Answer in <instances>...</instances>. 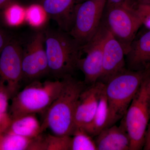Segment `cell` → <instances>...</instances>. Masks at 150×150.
<instances>
[{
  "mask_svg": "<svg viewBox=\"0 0 150 150\" xmlns=\"http://www.w3.org/2000/svg\"><path fill=\"white\" fill-rule=\"evenodd\" d=\"M64 81L61 93L44 113L41 123L42 132L46 129L59 136H72L76 129V108L81 93L86 86L84 81L70 76Z\"/></svg>",
  "mask_w": 150,
  "mask_h": 150,
  "instance_id": "cell-1",
  "label": "cell"
},
{
  "mask_svg": "<svg viewBox=\"0 0 150 150\" xmlns=\"http://www.w3.org/2000/svg\"><path fill=\"white\" fill-rule=\"evenodd\" d=\"M49 75L62 80L78 69L82 47L68 32L58 28L44 30Z\"/></svg>",
  "mask_w": 150,
  "mask_h": 150,
  "instance_id": "cell-2",
  "label": "cell"
},
{
  "mask_svg": "<svg viewBox=\"0 0 150 150\" xmlns=\"http://www.w3.org/2000/svg\"><path fill=\"white\" fill-rule=\"evenodd\" d=\"M148 73L149 68L137 71L126 68L105 84L108 109L105 128L115 125L124 117Z\"/></svg>",
  "mask_w": 150,
  "mask_h": 150,
  "instance_id": "cell-3",
  "label": "cell"
},
{
  "mask_svg": "<svg viewBox=\"0 0 150 150\" xmlns=\"http://www.w3.org/2000/svg\"><path fill=\"white\" fill-rule=\"evenodd\" d=\"M64 80L35 81L25 86L11 99L8 112L11 119L27 114L43 113L61 93Z\"/></svg>",
  "mask_w": 150,
  "mask_h": 150,
  "instance_id": "cell-4",
  "label": "cell"
},
{
  "mask_svg": "<svg viewBox=\"0 0 150 150\" xmlns=\"http://www.w3.org/2000/svg\"><path fill=\"white\" fill-rule=\"evenodd\" d=\"M101 22L120 43L125 55L143 24L136 5L131 2L105 7Z\"/></svg>",
  "mask_w": 150,
  "mask_h": 150,
  "instance_id": "cell-5",
  "label": "cell"
},
{
  "mask_svg": "<svg viewBox=\"0 0 150 150\" xmlns=\"http://www.w3.org/2000/svg\"><path fill=\"white\" fill-rule=\"evenodd\" d=\"M149 73L142 83L122 121L130 140V150H142L150 119Z\"/></svg>",
  "mask_w": 150,
  "mask_h": 150,
  "instance_id": "cell-6",
  "label": "cell"
},
{
  "mask_svg": "<svg viewBox=\"0 0 150 150\" xmlns=\"http://www.w3.org/2000/svg\"><path fill=\"white\" fill-rule=\"evenodd\" d=\"M107 0H84L78 5L70 30V35L82 47L99 29Z\"/></svg>",
  "mask_w": 150,
  "mask_h": 150,
  "instance_id": "cell-7",
  "label": "cell"
},
{
  "mask_svg": "<svg viewBox=\"0 0 150 150\" xmlns=\"http://www.w3.org/2000/svg\"><path fill=\"white\" fill-rule=\"evenodd\" d=\"M22 47V85L49 75L44 30L33 33Z\"/></svg>",
  "mask_w": 150,
  "mask_h": 150,
  "instance_id": "cell-8",
  "label": "cell"
},
{
  "mask_svg": "<svg viewBox=\"0 0 150 150\" xmlns=\"http://www.w3.org/2000/svg\"><path fill=\"white\" fill-rule=\"evenodd\" d=\"M0 76L5 83L10 99L22 86L21 43L11 39L0 54Z\"/></svg>",
  "mask_w": 150,
  "mask_h": 150,
  "instance_id": "cell-9",
  "label": "cell"
},
{
  "mask_svg": "<svg viewBox=\"0 0 150 150\" xmlns=\"http://www.w3.org/2000/svg\"><path fill=\"white\" fill-rule=\"evenodd\" d=\"M108 30L101 23L99 29L88 43L82 47L84 58L81 57L78 62V69L84 76V82L90 85L96 82L102 71L103 46Z\"/></svg>",
  "mask_w": 150,
  "mask_h": 150,
  "instance_id": "cell-10",
  "label": "cell"
},
{
  "mask_svg": "<svg viewBox=\"0 0 150 150\" xmlns=\"http://www.w3.org/2000/svg\"><path fill=\"white\" fill-rule=\"evenodd\" d=\"M126 56L120 43L108 30L105 39L102 71L98 81L105 84L126 68Z\"/></svg>",
  "mask_w": 150,
  "mask_h": 150,
  "instance_id": "cell-11",
  "label": "cell"
},
{
  "mask_svg": "<svg viewBox=\"0 0 150 150\" xmlns=\"http://www.w3.org/2000/svg\"><path fill=\"white\" fill-rule=\"evenodd\" d=\"M105 86L101 82L97 81L87 85L81 93L75 113L76 128L84 129L91 122L98 107Z\"/></svg>",
  "mask_w": 150,
  "mask_h": 150,
  "instance_id": "cell-12",
  "label": "cell"
},
{
  "mask_svg": "<svg viewBox=\"0 0 150 150\" xmlns=\"http://www.w3.org/2000/svg\"><path fill=\"white\" fill-rule=\"evenodd\" d=\"M84 0H44L42 6L59 29L69 33L71 28L76 8Z\"/></svg>",
  "mask_w": 150,
  "mask_h": 150,
  "instance_id": "cell-13",
  "label": "cell"
},
{
  "mask_svg": "<svg viewBox=\"0 0 150 150\" xmlns=\"http://www.w3.org/2000/svg\"><path fill=\"white\" fill-rule=\"evenodd\" d=\"M126 67L131 70H142L150 67V29L137 35L126 56Z\"/></svg>",
  "mask_w": 150,
  "mask_h": 150,
  "instance_id": "cell-14",
  "label": "cell"
},
{
  "mask_svg": "<svg viewBox=\"0 0 150 150\" xmlns=\"http://www.w3.org/2000/svg\"><path fill=\"white\" fill-rule=\"evenodd\" d=\"M95 137L97 150H130V138L122 121L119 126L105 128Z\"/></svg>",
  "mask_w": 150,
  "mask_h": 150,
  "instance_id": "cell-15",
  "label": "cell"
},
{
  "mask_svg": "<svg viewBox=\"0 0 150 150\" xmlns=\"http://www.w3.org/2000/svg\"><path fill=\"white\" fill-rule=\"evenodd\" d=\"M5 132L28 138H34L43 133L41 123L35 114H27L12 119L10 125Z\"/></svg>",
  "mask_w": 150,
  "mask_h": 150,
  "instance_id": "cell-16",
  "label": "cell"
},
{
  "mask_svg": "<svg viewBox=\"0 0 150 150\" xmlns=\"http://www.w3.org/2000/svg\"><path fill=\"white\" fill-rule=\"evenodd\" d=\"M71 138L42 133L33 138L28 150H71Z\"/></svg>",
  "mask_w": 150,
  "mask_h": 150,
  "instance_id": "cell-17",
  "label": "cell"
},
{
  "mask_svg": "<svg viewBox=\"0 0 150 150\" xmlns=\"http://www.w3.org/2000/svg\"><path fill=\"white\" fill-rule=\"evenodd\" d=\"M105 87L101 93L98 107L93 120L87 126L83 129L92 137H96L103 129H105L107 123L108 104Z\"/></svg>",
  "mask_w": 150,
  "mask_h": 150,
  "instance_id": "cell-18",
  "label": "cell"
},
{
  "mask_svg": "<svg viewBox=\"0 0 150 150\" xmlns=\"http://www.w3.org/2000/svg\"><path fill=\"white\" fill-rule=\"evenodd\" d=\"M32 139L4 132L0 134V150H28Z\"/></svg>",
  "mask_w": 150,
  "mask_h": 150,
  "instance_id": "cell-19",
  "label": "cell"
},
{
  "mask_svg": "<svg viewBox=\"0 0 150 150\" xmlns=\"http://www.w3.org/2000/svg\"><path fill=\"white\" fill-rule=\"evenodd\" d=\"M71 137V150H97L93 137L82 128L76 127Z\"/></svg>",
  "mask_w": 150,
  "mask_h": 150,
  "instance_id": "cell-20",
  "label": "cell"
},
{
  "mask_svg": "<svg viewBox=\"0 0 150 150\" xmlns=\"http://www.w3.org/2000/svg\"><path fill=\"white\" fill-rule=\"evenodd\" d=\"M48 17L42 6L33 5L25 10V19L29 24L34 27L42 26Z\"/></svg>",
  "mask_w": 150,
  "mask_h": 150,
  "instance_id": "cell-21",
  "label": "cell"
},
{
  "mask_svg": "<svg viewBox=\"0 0 150 150\" xmlns=\"http://www.w3.org/2000/svg\"><path fill=\"white\" fill-rule=\"evenodd\" d=\"M5 11L6 21L10 25H18L25 18V10L18 5L10 4Z\"/></svg>",
  "mask_w": 150,
  "mask_h": 150,
  "instance_id": "cell-22",
  "label": "cell"
},
{
  "mask_svg": "<svg viewBox=\"0 0 150 150\" xmlns=\"http://www.w3.org/2000/svg\"><path fill=\"white\" fill-rule=\"evenodd\" d=\"M11 100L7 89L3 80L0 84V114L8 112L9 100Z\"/></svg>",
  "mask_w": 150,
  "mask_h": 150,
  "instance_id": "cell-23",
  "label": "cell"
},
{
  "mask_svg": "<svg viewBox=\"0 0 150 150\" xmlns=\"http://www.w3.org/2000/svg\"><path fill=\"white\" fill-rule=\"evenodd\" d=\"M137 8L142 20V26L146 29H150V6L137 5Z\"/></svg>",
  "mask_w": 150,
  "mask_h": 150,
  "instance_id": "cell-24",
  "label": "cell"
},
{
  "mask_svg": "<svg viewBox=\"0 0 150 150\" xmlns=\"http://www.w3.org/2000/svg\"><path fill=\"white\" fill-rule=\"evenodd\" d=\"M9 112L0 114V134L6 132L11 122Z\"/></svg>",
  "mask_w": 150,
  "mask_h": 150,
  "instance_id": "cell-25",
  "label": "cell"
},
{
  "mask_svg": "<svg viewBox=\"0 0 150 150\" xmlns=\"http://www.w3.org/2000/svg\"><path fill=\"white\" fill-rule=\"evenodd\" d=\"M11 39L5 33L0 29V54L4 47Z\"/></svg>",
  "mask_w": 150,
  "mask_h": 150,
  "instance_id": "cell-26",
  "label": "cell"
},
{
  "mask_svg": "<svg viewBox=\"0 0 150 150\" xmlns=\"http://www.w3.org/2000/svg\"><path fill=\"white\" fill-rule=\"evenodd\" d=\"M127 2L136 3L135 0H107L105 7L111 6L118 5Z\"/></svg>",
  "mask_w": 150,
  "mask_h": 150,
  "instance_id": "cell-27",
  "label": "cell"
},
{
  "mask_svg": "<svg viewBox=\"0 0 150 150\" xmlns=\"http://www.w3.org/2000/svg\"><path fill=\"white\" fill-rule=\"evenodd\" d=\"M143 149L145 150H150V119L146 133Z\"/></svg>",
  "mask_w": 150,
  "mask_h": 150,
  "instance_id": "cell-28",
  "label": "cell"
},
{
  "mask_svg": "<svg viewBox=\"0 0 150 150\" xmlns=\"http://www.w3.org/2000/svg\"><path fill=\"white\" fill-rule=\"evenodd\" d=\"M11 0H0V10L6 8L11 4Z\"/></svg>",
  "mask_w": 150,
  "mask_h": 150,
  "instance_id": "cell-29",
  "label": "cell"
},
{
  "mask_svg": "<svg viewBox=\"0 0 150 150\" xmlns=\"http://www.w3.org/2000/svg\"><path fill=\"white\" fill-rule=\"evenodd\" d=\"M137 5L150 6V0H135Z\"/></svg>",
  "mask_w": 150,
  "mask_h": 150,
  "instance_id": "cell-30",
  "label": "cell"
},
{
  "mask_svg": "<svg viewBox=\"0 0 150 150\" xmlns=\"http://www.w3.org/2000/svg\"><path fill=\"white\" fill-rule=\"evenodd\" d=\"M149 69V81H148V88H149V95L150 100V67Z\"/></svg>",
  "mask_w": 150,
  "mask_h": 150,
  "instance_id": "cell-31",
  "label": "cell"
},
{
  "mask_svg": "<svg viewBox=\"0 0 150 150\" xmlns=\"http://www.w3.org/2000/svg\"><path fill=\"white\" fill-rule=\"evenodd\" d=\"M2 81V80L1 76H0V84H1V83Z\"/></svg>",
  "mask_w": 150,
  "mask_h": 150,
  "instance_id": "cell-32",
  "label": "cell"
}]
</instances>
